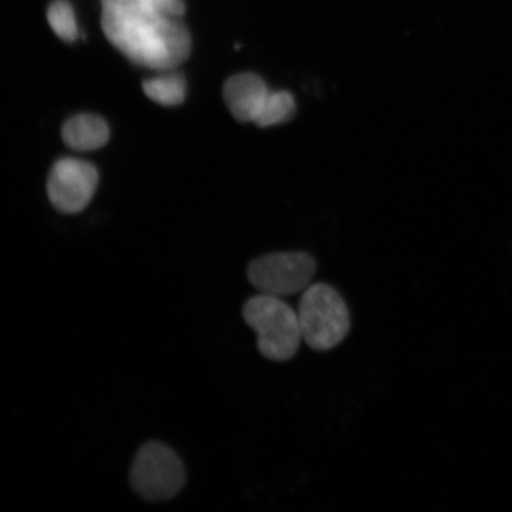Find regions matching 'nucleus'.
<instances>
[{"label":"nucleus","instance_id":"2","mask_svg":"<svg viewBox=\"0 0 512 512\" xmlns=\"http://www.w3.org/2000/svg\"><path fill=\"white\" fill-rule=\"evenodd\" d=\"M242 316L267 360L286 362L297 355L303 341L298 313L283 298L260 293L243 305Z\"/></svg>","mask_w":512,"mask_h":512},{"label":"nucleus","instance_id":"5","mask_svg":"<svg viewBox=\"0 0 512 512\" xmlns=\"http://www.w3.org/2000/svg\"><path fill=\"white\" fill-rule=\"evenodd\" d=\"M316 272V260L309 253L280 252L252 261L247 277L260 293L284 299L303 293L312 284Z\"/></svg>","mask_w":512,"mask_h":512},{"label":"nucleus","instance_id":"9","mask_svg":"<svg viewBox=\"0 0 512 512\" xmlns=\"http://www.w3.org/2000/svg\"><path fill=\"white\" fill-rule=\"evenodd\" d=\"M143 89L156 104L174 107L185 100L187 82L181 74H166L144 81Z\"/></svg>","mask_w":512,"mask_h":512},{"label":"nucleus","instance_id":"10","mask_svg":"<svg viewBox=\"0 0 512 512\" xmlns=\"http://www.w3.org/2000/svg\"><path fill=\"white\" fill-rule=\"evenodd\" d=\"M296 114V100L287 91L270 92L256 117L254 124L272 127L287 123Z\"/></svg>","mask_w":512,"mask_h":512},{"label":"nucleus","instance_id":"11","mask_svg":"<svg viewBox=\"0 0 512 512\" xmlns=\"http://www.w3.org/2000/svg\"><path fill=\"white\" fill-rule=\"evenodd\" d=\"M48 22L62 41L72 43L79 37L73 6L68 0H55L47 11Z\"/></svg>","mask_w":512,"mask_h":512},{"label":"nucleus","instance_id":"4","mask_svg":"<svg viewBox=\"0 0 512 512\" xmlns=\"http://www.w3.org/2000/svg\"><path fill=\"white\" fill-rule=\"evenodd\" d=\"M130 483L133 491L146 501H169L184 488L187 471L172 448L150 441L139 448L133 460Z\"/></svg>","mask_w":512,"mask_h":512},{"label":"nucleus","instance_id":"12","mask_svg":"<svg viewBox=\"0 0 512 512\" xmlns=\"http://www.w3.org/2000/svg\"><path fill=\"white\" fill-rule=\"evenodd\" d=\"M115 2L144 6V8L155 9L175 17H182L185 14L183 0H115Z\"/></svg>","mask_w":512,"mask_h":512},{"label":"nucleus","instance_id":"3","mask_svg":"<svg viewBox=\"0 0 512 512\" xmlns=\"http://www.w3.org/2000/svg\"><path fill=\"white\" fill-rule=\"evenodd\" d=\"M297 313L303 341L312 350H332L349 335L348 305L336 288L328 284L307 287L300 297Z\"/></svg>","mask_w":512,"mask_h":512},{"label":"nucleus","instance_id":"7","mask_svg":"<svg viewBox=\"0 0 512 512\" xmlns=\"http://www.w3.org/2000/svg\"><path fill=\"white\" fill-rule=\"evenodd\" d=\"M270 92L266 82L254 73L234 75L223 86L224 101L240 123H254Z\"/></svg>","mask_w":512,"mask_h":512},{"label":"nucleus","instance_id":"6","mask_svg":"<svg viewBox=\"0 0 512 512\" xmlns=\"http://www.w3.org/2000/svg\"><path fill=\"white\" fill-rule=\"evenodd\" d=\"M98 182L93 164L76 158L57 160L48 178L50 202L64 214L79 213L92 201Z\"/></svg>","mask_w":512,"mask_h":512},{"label":"nucleus","instance_id":"8","mask_svg":"<svg viewBox=\"0 0 512 512\" xmlns=\"http://www.w3.org/2000/svg\"><path fill=\"white\" fill-rule=\"evenodd\" d=\"M63 142L76 151H94L110 139V128L98 115L80 114L70 118L62 128Z\"/></svg>","mask_w":512,"mask_h":512},{"label":"nucleus","instance_id":"1","mask_svg":"<svg viewBox=\"0 0 512 512\" xmlns=\"http://www.w3.org/2000/svg\"><path fill=\"white\" fill-rule=\"evenodd\" d=\"M101 5L107 40L137 66L166 72L188 60L191 38L181 17L115 0Z\"/></svg>","mask_w":512,"mask_h":512}]
</instances>
